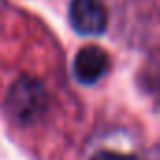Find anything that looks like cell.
I'll use <instances>...</instances> for the list:
<instances>
[{
  "label": "cell",
  "instance_id": "7a4b0ae2",
  "mask_svg": "<svg viewBox=\"0 0 160 160\" xmlns=\"http://www.w3.org/2000/svg\"><path fill=\"white\" fill-rule=\"evenodd\" d=\"M70 23L77 34L98 36L108 27V10L104 0H72Z\"/></svg>",
  "mask_w": 160,
  "mask_h": 160
},
{
  "label": "cell",
  "instance_id": "6da1fadb",
  "mask_svg": "<svg viewBox=\"0 0 160 160\" xmlns=\"http://www.w3.org/2000/svg\"><path fill=\"white\" fill-rule=\"evenodd\" d=\"M47 104V91L34 77H19L10 87L6 98V109L10 117L21 124L36 122L45 113Z\"/></svg>",
  "mask_w": 160,
  "mask_h": 160
},
{
  "label": "cell",
  "instance_id": "3957f363",
  "mask_svg": "<svg viewBox=\"0 0 160 160\" xmlns=\"http://www.w3.org/2000/svg\"><path fill=\"white\" fill-rule=\"evenodd\" d=\"M109 70V55L98 45H85L73 58V75L79 83L92 85Z\"/></svg>",
  "mask_w": 160,
  "mask_h": 160
},
{
  "label": "cell",
  "instance_id": "277c9868",
  "mask_svg": "<svg viewBox=\"0 0 160 160\" xmlns=\"http://www.w3.org/2000/svg\"><path fill=\"white\" fill-rule=\"evenodd\" d=\"M92 160H134V158L124 154H115V152H98Z\"/></svg>",
  "mask_w": 160,
  "mask_h": 160
}]
</instances>
